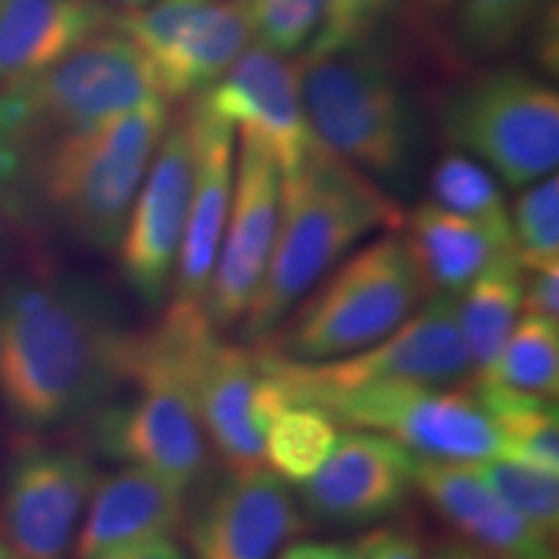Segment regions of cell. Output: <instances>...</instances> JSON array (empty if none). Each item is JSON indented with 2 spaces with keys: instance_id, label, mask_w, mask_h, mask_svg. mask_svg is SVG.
I'll return each instance as SVG.
<instances>
[{
  "instance_id": "obj_38",
  "label": "cell",
  "mask_w": 559,
  "mask_h": 559,
  "mask_svg": "<svg viewBox=\"0 0 559 559\" xmlns=\"http://www.w3.org/2000/svg\"><path fill=\"white\" fill-rule=\"evenodd\" d=\"M430 559H487V557L464 542H445L432 551Z\"/></svg>"
},
{
  "instance_id": "obj_34",
  "label": "cell",
  "mask_w": 559,
  "mask_h": 559,
  "mask_svg": "<svg viewBox=\"0 0 559 559\" xmlns=\"http://www.w3.org/2000/svg\"><path fill=\"white\" fill-rule=\"evenodd\" d=\"M355 544L360 559H425L423 539L409 528H379Z\"/></svg>"
},
{
  "instance_id": "obj_3",
  "label": "cell",
  "mask_w": 559,
  "mask_h": 559,
  "mask_svg": "<svg viewBox=\"0 0 559 559\" xmlns=\"http://www.w3.org/2000/svg\"><path fill=\"white\" fill-rule=\"evenodd\" d=\"M402 223L400 202L317 140L298 169L283 177L275 247L239 324L241 337L262 345L366 236Z\"/></svg>"
},
{
  "instance_id": "obj_13",
  "label": "cell",
  "mask_w": 559,
  "mask_h": 559,
  "mask_svg": "<svg viewBox=\"0 0 559 559\" xmlns=\"http://www.w3.org/2000/svg\"><path fill=\"white\" fill-rule=\"evenodd\" d=\"M194 138L187 111L169 117L153 160L132 202L120 251L122 277L148 309L171 293L194 187Z\"/></svg>"
},
{
  "instance_id": "obj_30",
  "label": "cell",
  "mask_w": 559,
  "mask_h": 559,
  "mask_svg": "<svg viewBox=\"0 0 559 559\" xmlns=\"http://www.w3.org/2000/svg\"><path fill=\"white\" fill-rule=\"evenodd\" d=\"M513 249L521 267H547L559 264V181L557 174L531 185L515 200L513 215Z\"/></svg>"
},
{
  "instance_id": "obj_21",
  "label": "cell",
  "mask_w": 559,
  "mask_h": 559,
  "mask_svg": "<svg viewBox=\"0 0 559 559\" xmlns=\"http://www.w3.org/2000/svg\"><path fill=\"white\" fill-rule=\"evenodd\" d=\"M102 0H0V86L66 58L96 34L115 29Z\"/></svg>"
},
{
  "instance_id": "obj_20",
  "label": "cell",
  "mask_w": 559,
  "mask_h": 559,
  "mask_svg": "<svg viewBox=\"0 0 559 559\" xmlns=\"http://www.w3.org/2000/svg\"><path fill=\"white\" fill-rule=\"evenodd\" d=\"M190 492L143 466H120L96 479L73 559H96L132 544L169 539L185 526Z\"/></svg>"
},
{
  "instance_id": "obj_36",
  "label": "cell",
  "mask_w": 559,
  "mask_h": 559,
  "mask_svg": "<svg viewBox=\"0 0 559 559\" xmlns=\"http://www.w3.org/2000/svg\"><path fill=\"white\" fill-rule=\"evenodd\" d=\"M280 559H360L358 544L298 542L280 555Z\"/></svg>"
},
{
  "instance_id": "obj_19",
  "label": "cell",
  "mask_w": 559,
  "mask_h": 559,
  "mask_svg": "<svg viewBox=\"0 0 559 559\" xmlns=\"http://www.w3.org/2000/svg\"><path fill=\"white\" fill-rule=\"evenodd\" d=\"M415 489L461 542L487 559H555V539L502 502L472 464L417 459Z\"/></svg>"
},
{
  "instance_id": "obj_10",
  "label": "cell",
  "mask_w": 559,
  "mask_h": 559,
  "mask_svg": "<svg viewBox=\"0 0 559 559\" xmlns=\"http://www.w3.org/2000/svg\"><path fill=\"white\" fill-rule=\"evenodd\" d=\"M260 349V347H257ZM262 353L264 366L290 386L349 391L381 383L415 386H459L472 376L464 334L459 326L456 296L436 293L419 306L415 317L386 340L362 353L326 362H298Z\"/></svg>"
},
{
  "instance_id": "obj_27",
  "label": "cell",
  "mask_w": 559,
  "mask_h": 559,
  "mask_svg": "<svg viewBox=\"0 0 559 559\" xmlns=\"http://www.w3.org/2000/svg\"><path fill=\"white\" fill-rule=\"evenodd\" d=\"M337 436V423L321 409L288 404L272 417L264 432L267 469L288 485H304L330 456Z\"/></svg>"
},
{
  "instance_id": "obj_11",
  "label": "cell",
  "mask_w": 559,
  "mask_h": 559,
  "mask_svg": "<svg viewBox=\"0 0 559 559\" xmlns=\"http://www.w3.org/2000/svg\"><path fill=\"white\" fill-rule=\"evenodd\" d=\"M115 29L148 62L166 104L207 91L251 41L239 0H153L138 11L117 13Z\"/></svg>"
},
{
  "instance_id": "obj_35",
  "label": "cell",
  "mask_w": 559,
  "mask_h": 559,
  "mask_svg": "<svg viewBox=\"0 0 559 559\" xmlns=\"http://www.w3.org/2000/svg\"><path fill=\"white\" fill-rule=\"evenodd\" d=\"M456 0H396V9L402 16H407L412 32L419 41H430L440 32V21L451 16Z\"/></svg>"
},
{
  "instance_id": "obj_26",
  "label": "cell",
  "mask_w": 559,
  "mask_h": 559,
  "mask_svg": "<svg viewBox=\"0 0 559 559\" xmlns=\"http://www.w3.org/2000/svg\"><path fill=\"white\" fill-rule=\"evenodd\" d=\"M549 0H456L451 45L461 60L487 62L519 45Z\"/></svg>"
},
{
  "instance_id": "obj_25",
  "label": "cell",
  "mask_w": 559,
  "mask_h": 559,
  "mask_svg": "<svg viewBox=\"0 0 559 559\" xmlns=\"http://www.w3.org/2000/svg\"><path fill=\"white\" fill-rule=\"evenodd\" d=\"M474 381H489L536 396L544 402H557L559 391V324L557 321L523 313L502 347L500 358L485 376Z\"/></svg>"
},
{
  "instance_id": "obj_15",
  "label": "cell",
  "mask_w": 559,
  "mask_h": 559,
  "mask_svg": "<svg viewBox=\"0 0 559 559\" xmlns=\"http://www.w3.org/2000/svg\"><path fill=\"white\" fill-rule=\"evenodd\" d=\"M300 526L296 495L267 466L226 469L185 519L192 559H275Z\"/></svg>"
},
{
  "instance_id": "obj_7",
  "label": "cell",
  "mask_w": 559,
  "mask_h": 559,
  "mask_svg": "<svg viewBox=\"0 0 559 559\" xmlns=\"http://www.w3.org/2000/svg\"><path fill=\"white\" fill-rule=\"evenodd\" d=\"M438 122L451 151L487 164L513 190L557 171L559 96L528 70H479L445 96Z\"/></svg>"
},
{
  "instance_id": "obj_2",
  "label": "cell",
  "mask_w": 559,
  "mask_h": 559,
  "mask_svg": "<svg viewBox=\"0 0 559 559\" xmlns=\"http://www.w3.org/2000/svg\"><path fill=\"white\" fill-rule=\"evenodd\" d=\"M169 117V104L151 99L58 140L26 166L0 213L45 218L81 247L117 251Z\"/></svg>"
},
{
  "instance_id": "obj_23",
  "label": "cell",
  "mask_w": 559,
  "mask_h": 559,
  "mask_svg": "<svg viewBox=\"0 0 559 559\" xmlns=\"http://www.w3.org/2000/svg\"><path fill=\"white\" fill-rule=\"evenodd\" d=\"M523 267L515 249H506L456 296L459 326L464 334L472 376L479 379L495 360L521 317Z\"/></svg>"
},
{
  "instance_id": "obj_31",
  "label": "cell",
  "mask_w": 559,
  "mask_h": 559,
  "mask_svg": "<svg viewBox=\"0 0 559 559\" xmlns=\"http://www.w3.org/2000/svg\"><path fill=\"white\" fill-rule=\"evenodd\" d=\"M239 5L257 45L283 58L311 45L326 11V0H239Z\"/></svg>"
},
{
  "instance_id": "obj_16",
  "label": "cell",
  "mask_w": 559,
  "mask_h": 559,
  "mask_svg": "<svg viewBox=\"0 0 559 559\" xmlns=\"http://www.w3.org/2000/svg\"><path fill=\"white\" fill-rule=\"evenodd\" d=\"M417 456L386 436L349 428L311 479L298 485L304 510L330 526H368L394 515L415 489Z\"/></svg>"
},
{
  "instance_id": "obj_39",
  "label": "cell",
  "mask_w": 559,
  "mask_h": 559,
  "mask_svg": "<svg viewBox=\"0 0 559 559\" xmlns=\"http://www.w3.org/2000/svg\"><path fill=\"white\" fill-rule=\"evenodd\" d=\"M102 3H107V5H111V9H120V13L122 11H138V9H143V5H148V3H153V0H102Z\"/></svg>"
},
{
  "instance_id": "obj_5",
  "label": "cell",
  "mask_w": 559,
  "mask_h": 559,
  "mask_svg": "<svg viewBox=\"0 0 559 559\" xmlns=\"http://www.w3.org/2000/svg\"><path fill=\"white\" fill-rule=\"evenodd\" d=\"M300 104L313 138L383 192H407L419 122L394 62L373 45L304 55Z\"/></svg>"
},
{
  "instance_id": "obj_9",
  "label": "cell",
  "mask_w": 559,
  "mask_h": 559,
  "mask_svg": "<svg viewBox=\"0 0 559 559\" xmlns=\"http://www.w3.org/2000/svg\"><path fill=\"white\" fill-rule=\"evenodd\" d=\"M130 386L135 394L107 402L86 417V443L122 466H143L187 492L210 479L213 449L190 389L135 340Z\"/></svg>"
},
{
  "instance_id": "obj_14",
  "label": "cell",
  "mask_w": 559,
  "mask_h": 559,
  "mask_svg": "<svg viewBox=\"0 0 559 559\" xmlns=\"http://www.w3.org/2000/svg\"><path fill=\"white\" fill-rule=\"evenodd\" d=\"M236 160L234 198L205 296V313L218 332L239 326L262 288L283 202V169L260 135L241 130Z\"/></svg>"
},
{
  "instance_id": "obj_37",
  "label": "cell",
  "mask_w": 559,
  "mask_h": 559,
  "mask_svg": "<svg viewBox=\"0 0 559 559\" xmlns=\"http://www.w3.org/2000/svg\"><path fill=\"white\" fill-rule=\"evenodd\" d=\"M96 559H190V557H187V551L177 547L174 542L156 539V542H143V544H132V547L107 551V555Z\"/></svg>"
},
{
  "instance_id": "obj_17",
  "label": "cell",
  "mask_w": 559,
  "mask_h": 559,
  "mask_svg": "<svg viewBox=\"0 0 559 559\" xmlns=\"http://www.w3.org/2000/svg\"><path fill=\"white\" fill-rule=\"evenodd\" d=\"M194 102L230 128L260 135L275 153L283 177L296 171L317 143L300 104L298 66L260 45H249Z\"/></svg>"
},
{
  "instance_id": "obj_6",
  "label": "cell",
  "mask_w": 559,
  "mask_h": 559,
  "mask_svg": "<svg viewBox=\"0 0 559 559\" xmlns=\"http://www.w3.org/2000/svg\"><path fill=\"white\" fill-rule=\"evenodd\" d=\"M432 288L404 236H381L355 251L280 321L264 353L326 362L362 353L415 317Z\"/></svg>"
},
{
  "instance_id": "obj_22",
  "label": "cell",
  "mask_w": 559,
  "mask_h": 559,
  "mask_svg": "<svg viewBox=\"0 0 559 559\" xmlns=\"http://www.w3.org/2000/svg\"><path fill=\"white\" fill-rule=\"evenodd\" d=\"M404 228L419 267L428 277L430 288L445 296H459L500 251L513 249V241L481 226L477 221L461 218L436 202L404 215Z\"/></svg>"
},
{
  "instance_id": "obj_24",
  "label": "cell",
  "mask_w": 559,
  "mask_h": 559,
  "mask_svg": "<svg viewBox=\"0 0 559 559\" xmlns=\"http://www.w3.org/2000/svg\"><path fill=\"white\" fill-rule=\"evenodd\" d=\"M472 394L492 423L498 436V456L559 472V417L557 402L515 394L489 381H474Z\"/></svg>"
},
{
  "instance_id": "obj_12",
  "label": "cell",
  "mask_w": 559,
  "mask_h": 559,
  "mask_svg": "<svg viewBox=\"0 0 559 559\" xmlns=\"http://www.w3.org/2000/svg\"><path fill=\"white\" fill-rule=\"evenodd\" d=\"M88 453L26 443L13 453L0 492V547L13 559H66L94 492Z\"/></svg>"
},
{
  "instance_id": "obj_1",
  "label": "cell",
  "mask_w": 559,
  "mask_h": 559,
  "mask_svg": "<svg viewBox=\"0 0 559 559\" xmlns=\"http://www.w3.org/2000/svg\"><path fill=\"white\" fill-rule=\"evenodd\" d=\"M135 340L91 280L13 277L0 288V402L26 430L88 417L130 383Z\"/></svg>"
},
{
  "instance_id": "obj_18",
  "label": "cell",
  "mask_w": 559,
  "mask_h": 559,
  "mask_svg": "<svg viewBox=\"0 0 559 559\" xmlns=\"http://www.w3.org/2000/svg\"><path fill=\"white\" fill-rule=\"evenodd\" d=\"M194 138V187L181 239L177 270H174V304L205 306V296L218 260L226 230L236 174V138L228 122L190 99L185 107Z\"/></svg>"
},
{
  "instance_id": "obj_4",
  "label": "cell",
  "mask_w": 559,
  "mask_h": 559,
  "mask_svg": "<svg viewBox=\"0 0 559 559\" xmlns=\"http://www.w3.org/2000/svg\"><path fill=\"white\" fill-rule=\"evenodd\" d=\"M151 99L160 96L148 62L117 29L96 34L52 66L0 86V210L41 151Z\"/></svg>"
},
{
  "instance_id": "obj_29",
  "label": "cell",
  "mask_w": 559,
  "mask_h": 559,
  "mask_svg": "<svg viewBox=\"0 0 559 559\" xmlns=\"http://www.w3.org/2000/svg\"><path fill=\"white\" fill-rule=\"evenodd\" d=\"M502 502H508L521 519L555 539L559 526V479L557 474L534 469L521 461L492 456L472 464Z\"/></svg>"
},
{
  "instance_id": "obj_32",
  "label": "cell",
  "mask_w": 559,
  "mask_h": 559,
  "mask_svg": "<svg viewBox=\"0 0 559 559\" xmlns=\"http://www.w3.org/2000/svg\"><path fill=\"white\" fill-rule=\"evenodd\" d=\"M396 9V0H326L317 37L304 55H326L373 45Z\"/></svg>"
},
{
  "instance_id": "obj_8",
  "label": "cell",
  "mask_w": 559,
  "mask_h": 559,
  "mask_svg": "<svg viewBox=\"0 0 559 559\" xmlns=\"http://www.w3.org/2000/svg\"><path fill=\"white\" fill-rule=\"evenodd\" d=\"M275 379L288 404L321 409L345 428L379 432L396 440L417 459L479 464L498 456V436L492 423L479 407L477 396L466 389L381 383L349 391H324L290 386L280 376Z\"/></svg>"
},
{
  "instance_id": "obj_33",
  "label": "cell",
  "mask_w": 559,
  "mask_h": 559,
  "mask_svg": "<svg viewBox=\"0 0 559 559\" xmlns=\"http://www.w3.org/2000/svg\"><path fill=\"white\" fill-rule=\"evenodd\" d=\"M521 311L531 317L559 321V264L523 267Z\"/></svg>"
},
{
  "instance_id": "obj_28",
  "label": "cell",
  "mask_w": 559,
  "mask_h": 559,
  "mask_svg": "<svg viewBox=\"0 0 559 559\" xmlns=\"http://www.w3.org/2000/svg\"><path fill=\"white\" fill-rule=\"evenodd\" d=\"M430 194L438 207L477 221L502 239L513 241L510 213L498 181L466 153L449 151L436 160L430 169Z\"/></svg>"
},
{
  "instance_id": "obj_40",
  "label": "cell",
  "mask_w": 559,
  "mask_h": 559,
  "mask_svg": "<svg viewBox=\"0 0 559 559\" xmlns=\"http://www.w3.org/2000/svg\"><path fill=\"white\" fill-rule=\"evenodd\" d=\"M0 559H13L11 555H9V551H5L3 547H0Z\"/></svg>"
}]
</instances>
